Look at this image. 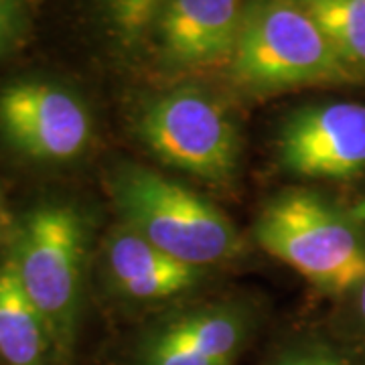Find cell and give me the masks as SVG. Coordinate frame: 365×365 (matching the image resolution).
<instances>
[{"instance_id":"10","label":"cell","mask_w":365,"mask_h":365,"mask_svg":"<svg viewBox=\"0 0 365 365\" xmlns=\"http://www.w3.org/2000/svg\"><path fill=\"white\" fill-rule=\"evenodd\" d=\"M106 268L120 294L136 302H167L195 288L205 270L177 260L126 225L106 242Z\"/></svg>"},{"instance_id":"8","label":"cell","mask_w":365,"mask_h":365,"mask_svg":"<svg viewBox=\"0 0 365 365\" xmlns=\"http://www.w3.org/2000/svg\"><path fill=\"white\" fill-rule=\"evenodd\" d=\"M278 160L292 175L345 182L365 175V104L302 106L282 122Z\"/></svg>"},{"instance_id":"11","label":"cell","mask_w":365,"mask_h":365,"mask_svg":"<svg viewBox=\"0 0 365 365\" xmlns=\"http://www.w3.org/2000/svg\"><path fill=\"white\" fill-rule=\"evenodd\" d=\"M0 359L6 365H63L49 327L9 258L0 264Z\"/></svg>"},{"instance_id":"17","label":"cell","mask_w":365,"mask_h":365,"mask_svg":"<svg viewBox=\"0 0 365 365\" xmlns=\"http://www.w3.org/2000/svg\"><path fill=\"white\" fill-rule=\"evenodd\" d=\"M0 223H2V197H0Z\"/></svg>"},{"instance_id":"13","label":"cell","mask_w":365,"mask_h":365,"mask_svg":"<svg viewBox=\"0 0 365 365\" xmlns=\"http://www.w3.org/2000/svg\"><path fill=\"white\" fill-rule=\"evenodd\" d=\"M264 365H365V347L331 333H299L274 347Z\"/></svg>"},{"instance_id":"6","label":"cell","mask_w":365,"mask_h":365,"mask_svg":"<svg viewBox=\"0 0 365 365\" xmlns=\"http://www.w3.org/2000/svg\"><path fill=\"white\" fill-rule=\"evenodd\" d=\"M256 329V313L244 302L195 304L144 327L126 365H237Z\"/></svg>"},{"instance_id":"3","label":"cell","mask_w":365,"mask_h":365,"mask_svg":"<svg viewBox=\"0 0 365 365\" xmlns=\"http://www.w3.org/2000/svg\"><path fill=\"white\" fill-rule=\"evenodd\" d=\"M90 232L81 211L49 201L14 227L9 260L51 331L63 365L76 351L83 311Z\"/></svg>"},{"instance_id":"16","label":"cell","mask_w":365,"mask_h":365,"mask_svg":"<svg viewBox=\"0 0 365 365\" xmlns=\"http://www.w3.org/2000/svg\"><path fill=\"white\" fill-rule=\"evenodd\" d=\"M23 26V9L19 0H0V53L9 49Z\"/></svg>"},{"instance_id":"5","label":"cell","mask_w":365,"mask_h":365,"mask_svg":"<svg viewBox=\"0 0 365 365\" xmlns=\"http://www.w3.org/2000/svg\"><path fill=\"white\" fill-rule=\"evenodd\" d=\"M136 130L160 163L195 179L223 185L237 173L242 140L234 118L199 88L155 96L140 110Z\"/></svg>"},{"instance_id":"14","label":"cell","mask_w":365,"mask_h":365,"mask_svg":"<svg viewBox=\"0 0 365 365\" xmlns=\"http://www.w3.org/2000/svg\"><path fill=\"white\" fill-rule=\"evenodd\" d=\"M160 0H110V13L118 33L126 41H136L157 14Z\"/></svg>"},{"instance_id":"12","label":"cell","mask_w":365,"mask_h":365,"mask_svg":"<svg viewBox=\"0 0 365 365\" xmlns=\"http://www.w3.org/2000/svg\"><path fill=\"white\" fill-rule=\"evenodd\" d=\"M365 81V0H297Z\"/></svg>"},{"instance_id":"4","label":"cell","mask_w":365,"mask_h":365,"mask_svg":"<svg viewBox=\"0 0 365 365\" xmlns=\"http://www.w3.org/2000/svg\"><path fill=\"white\" fill-rule=\"evenodd\" d=\"M110 191L122 225L185 264L205 270L242 250L237 227L222 209L157 170L118 167Z\"/></svg>"},{"instance_id":"1","label":"cell","mask_w":365,"mask_h":365,"mask_svg":"<svg viewBox=\"0 0 365 365\" xmlns=\"http://www.w3.org/2000/svg\"><path fill=\"white\" fill-rule=\"evenodd\" d=\"M264 252L321 292L347 299L365 278V209L309 189L270 199L254 225Z\"/></svg>"},{"instance_id":"7","label":"cell","mask_w":365,"mask_h":365,"mask_svg":"<svg viewBox=\"0 0 365 365\" xmlns=\"http://www.w3.org/2000/svg\"><path fill=\"white\" fill-rule=\"evenodd\" d=\"M0 134L33 160L67 163L90 144V110L59 83L21 79L0 91Z\"/></svg>"},{"instance_id":"2","label":"cell","mask_w":365,"mask_h":365,"mask_svg":"<svg viewBox=\"0 0 365 365\" xmlns=\"http://www.w3.org/2000/svg\"><path fill=\"white\" fill-rule=\"evenodd\" d=\"M232 76L252 93L365 86L297 0H246Z\"/></svg>"},{"instance_id":"9","label":"cell","mask_w":365,"mask_h":365,"mask_svg":"<svg viewBox=\"0 0 365 365\" xmlns=\"http://www.w3.org/2000/svg\"><path fill=\"white\" fill-rule=\"evenodd\" d=\"M242 0H160L158 49L173 71L230 66L242 23Z\"/></svg>"},{"instance_id":"15","label":"cell","mask_w":365,"mask_h":365,"mask_svg":"<svg viewBox=\"0 0 365 365\" xmlns=\"http://www.w3.org/2000/svg\"><path fill=\"white\" fill-rule=\"evenodd\" d=\"M345 300L347 311L337 331L365 347V278Z\"/></svg>"}]
</instances>
